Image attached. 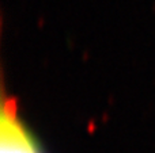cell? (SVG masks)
Segmentation results:
<instances>
[{
	"instance_id": "obj_1",
	"label": "cell",
	"mask_w": 155,
	"mask_h": 153,
	"mask_svg": "<svg viewBox=\"0 0 155 153\" xmlns=\"http://www.w3.org/2000/svg\"><path fill=\"white\" fill-rule=\"evenodd\" d=\"M0 153H44L30 130L19 119L12 100L5 102L2 110Z\"/></svg>"
}]
</instances>
